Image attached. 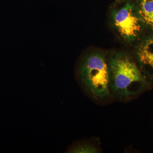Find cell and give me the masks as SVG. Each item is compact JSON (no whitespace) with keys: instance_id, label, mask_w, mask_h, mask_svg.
<instances>
[{"instance_id":"obj_1","label":"cell","mask_w":153,"mask_h":153,"mask_svg":"<svg viewBox=\"0 0 153 153\" xmlns=\"http://www.w3.org/2000/svg\"><path fill=\"white\" fill-rule=\"evenodd\" d=\"M109 86L121 99L133 97L149 87V82L131 57L123 52L111 55L108 63Z\"/></svg>"},{"instance_id":"obj_2","label":"cell","mask_w":153,"mask_h":153,"mask_svg":"<svg viewBox=\"0 0 153 153\" xmlns=\"http://www.w3.org/2000/svg\"><path fill=\"white\" fill-rule=\"evenodd\" d=\"M77 75L82 87L95 99L110 95L109 69L105 55L100 52H92L81 58Z\"/></svg>"},{"instance_id":"obj_3","label":"cell","mask_w":153,"mask_h":153,"mask_svg":"<svg viewBox=\"0 0 153 153\" xmlns=\"http://www.w3.org/2000/svg\"><path fill=\"white\" fill-rule=\"evenodd\" d=\"M113 25L123 39L128 43L140 37L144 27L133 0H117L111 10Z\"/></svg>"},{"instance_id":"obj_4","label":"cell","mask_w":153,"mask_h":153,"mask_svg":"<svg viewBox=\"0 0 153 153\" xmlns=\"http://www.w3.org/2000/svg\"><path fill=\"white\" fill-rule=\"evenodd\" d=\"M136 56L144 76L153 81V35L140 44Z\"/></svg>"},{"instance_id":"obj_5","label":"cell","mask_w":153,"mask_h":153,"mask_svg":"<svg viewBox=\"0 0 153 153\" xmlns=\"http://www.w3.org/2000/svg\"><path fill=\"white\" fill-rule=\"evenodd\" d=\"M144 27L153 30V0H133Z\"/></svg>"},{"instance_id":"obj_6","label":"cell","mask_w":153,"mask_h":153,"mask_svg":"<svg viewBox=\"0 0 153 153\" xmlns=\"http://www.w3.org/2000/svg\"><path fill=\"white\" fill-rule=\"evenodd\" d=\"M98 150L93 146L88 144H82L74 146L68 150V153H95Z\"/></svg>"}]
</instances>
